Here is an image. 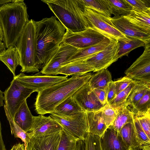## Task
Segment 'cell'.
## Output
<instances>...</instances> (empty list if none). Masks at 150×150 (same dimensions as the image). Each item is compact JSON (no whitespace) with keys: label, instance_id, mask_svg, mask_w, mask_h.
I'll use <instances>...</instances> for the list:
<instances>
[{"label":"cell","instance_id":"obj_1","mask_svg":"<svg viewBox=\"0 0 150 150\" xmlns=\"http://www.w3.org/2000/svg\"><path fill=\"white\" fill-rule=\"evenodd\" d=\"M36 64L42 69L57 51L66 29L54 16L36 21Z\"/></svg>","mask_w":150,"mask_h":150},{"label":"cell","instance_id":"obj_2","mask_svg":"<svg viewBox=\"0 0 150 150\" xmlns=\"http://www.w3.org/2000/svg\"><path fill=\"white\" fill-rule=\"evenodd\" d=\"M92 75L90 72L75 74L38 92L35 103L36 112L42 115L51 114L57 105L88 82Z\"/></svg>","mask_w":150,"mask_h":150},{"label":"cell","instance_id":"obj_3","mask_svg":"<svg viewBox=\"0 0 150 150\" xmlns=\"http://www.w3.org/2000/svg\"><path fill=\"white\" fill-rule=\"evenodd\" d=\"M27 8L24 1L11 2L0 6V23L6 48L15 46L29 21Z\"/></svg>","mask_w":150,"mask_h":150},{"label":"cell","instance_id":"obj_4","mask_svg":"<svg viewBox=\"0 0 150 150\" xmlns=\"http://www.w3.org/2000/svg\"><path fill=\"white\" fill-rule=\"evenodd\" d=\"M66 29L74 33L88 28L78 0H43Z\"/></svg>","mask_w":150,"mask_h":150},{"label":"cell","instance_id":"obj_5","mask_svg":"<svg viewBox=\"0 0 150 150\" xmlns=\"http://www.w3.org/2000/svg\"><path fill=\"white\" fill-rule=\"evenodd\" d=\"M20 60L21 71L38 72L36 64L37 43L36 21L31 19L25 25L15 46Z\"/></svg>","mask_w":150,"mask_h":150},{"label":"cell","instance_id":"obj_6","mask_svg":"<svg viewBox=\"0 0 150 150\" xmlns=\"http://www.w3.org/2000/svg\"><path fill=\"white\" fill-rule=\"evenodd\" d=\"M83 14L88 27L91 28L110 40H128L129 38L114 26L109 18L88 7H85Z\"/></svg>","mask_w":150,"mask_h":150},{"label":"cell","instance_id":"obj_7","mask_svg":"<svg viewBox=\"0 0 150 150\" xmlns=\"http://www.w3.org/2000/svg\"><path fill=\"white\" fill-rule=\"evenodd\" d=\"M50 115L63 129L75 138L84 140L88 130L86 111L70 116L59 115L53 112Z\"/></svg>","mask_w":150,"mask_h":150},{"label":"cell","instance_id":"obj_8","mask_svg":"<svg viewBox=\"0 0 150 150\" xmlns=\"http://www.w3.org/2000/svg\"><path fill=\"white\" fill-rule=\"evenodd\" d=\"M35 90L21 85L13 78L9 86L4 92V106L13 120L19 108Z\"/></svg>","mask_w":150,"mask_h":150},{"label":"cell","instance_id":"obj_9","mask_svg":"<svg viewBox=\"0 0 150 150\" xmlns=\"http://www.w3.org/2000/svg\"><path fill=\"white\" fill-rule=\"evenodd\" d=\"M106 38L96 30L88 27L76 33L66 29L62 41L78 49H81L98 43Z\"/></svg>","mask_w":150,"mask_h":150},{"label":"cell","instance_id":"obj_10","mask_svg":"<svg viewBox=\"0 0 150 150\" xmlns=\"http://www.w3.org/2000/svg\"><path fill=\"white\" fill-rule=\"evenodd\" d=\"M130 79L150 84V44L145 45L142 54L125 71Z\"/></svg>","mask_w":150,"mask_h":150},{"label":"cell","instance_id":"obj_11","mask_svg":"<svg viewBox=\"0 0 150 150\" xmlns=\"http://www.w3.org/2000/svg\"><path fill=\"white\" fill-rule=\"evenodd\" d=\"M22 85L39 91L68 79V76L47 75L42 74L28 75L21 73L13 77Z\"/></svg>","mask_w":150,"mask_h":150},{"label":"cell","instance_id":"obj_12","mask_svg":"<svg viewBox=\"0 0 150 150\" xmlns=\"http://www.w3.org/2000/svg\"><path fill=\"white\" fill-rule=\"evenodd\" d=\"M118 41L111 40L109 45L104 50L84 61L94 69V72L107 69L118 60Z\"/></svg>","mask_w":150,"mask_h":150},{"label":"cell","instance_id":"obj_13","mask_svg":"<svg viewBox=\"0 0 150 150\" xmlns=\"http://www.w3.org/2000/svg\"><path fill=\"white\" fill-rule=\"evenodd\" d=\"M78 49L62 42L56 54L42 69L40 73L47 75L56 76L57 71L61 66L67 64L68 59Z\"/></svg>","mask_w":150,"mask_h":150},{"label":"cell","instance_id":"obj_14","mask_svg":"<svg viewBox=\"0 0 150 150\" xmlns=\"http://www.w3.org/2000/svg\"><path fill=\"white\" fill-rule=\"evenodd\" d=\"M74 100L86 112H96L101 110L105 105L99 101L88 81L78 89L72 95Z\"/></svg>","mask_w":150,"mask_h":150},{"label":"cell","instance_id":"obj_15","mask_svg":"<svg viewBox=\"0 0 150 150\" xmlns=\"http://www.w3.org/2000/svg\"><path fill=\"white\" fill-rule=\"evenodd\" d=\"M63 129L61 126L50 115L40 114L34 116L31 127L29 132L32 137H41L59 134Z\"/></svg>","mask_w":150,"mask_h":150},{"label":"cell","instance_id":"obj_16","mask_svg":"<svg viewBox=\"0 0 150 150\" xmlns=\"http://www.w3.org/2000/svg\"><path fill=\"white\" fill-rule=\"evenodd\" d=\"M114 27L127 37L139 39L145 45L150 43V34L132 24L122 16H114L109 18Z\"/></svg>","mask_w":150,"mask_h":150},{"label":"cell","instance_id":"obj_17","mask_svg":"<svg viewBox=\"0 0 150 150\" xmlns=\"http://www.w3.org/2000/svg\"><path fill=\"white\" fill-rule=\"evenodd\" d=\"M102 150H132L125 144L119 132L111 125L100 138Z\"/></svg>","mask_w":150,"mask_h":150},{"label":"cell","instance_id":"obj_18","mask_svg":"<svg viewBox=\"0 0 150 150\" xmlns=\"http://www.w3.org/2000/svg\"><path fill=\"white\" fill-rule=\"evenodd\" d=\"M59 134L41 137H32L27 150H57L60 140Z\"/></svg>","mask_w":150,"mask_h":150},{"label":"cell","instance_id":"obj_19","mask_svg":"<svg viewBox=\"0 0 150 150\" xmlns=\"http://www.w3.org/2000/svg\"><path fill=\"white\" fill-rule=\"evenodd\" d=\"M110 40L106 38L96 44L78 49L77 52L68 59L67 64L76 61H84L92 57L106 48L110 44Z\"/></svg>","mask_w":150,"mask_h":150},{"label":"cell","instance_id":"obj_20","mask_svg":"<svg viewBox=\"0 0 150 150\" xmlns=\"http://www.w3.org/2000/svg\"><path fill=\"white\" fill-rule=\"evenodd\" d=\"M88 133L101 137L108 127L105 123L102 110L96 112H86Z\"/></svg>","mask_w":150,"mask_h":150},{"label":"cell","instance_id":"obj_21","mask_svg":"<svg viewBox=\"0 0 150 150\" xmlns=\"http://www.w3.org/2000/svg\"><path fill=\"white\" fill-rule=\"evenodd\" d=\"M123 16L136 26L150 34V10L141 11L132 9L129 14Z\"/></svg>","mask_w":150,"mask_h":150},{"label":"cell","instance_id":"obj_22","mask_svg":"<svg viewBox=\"0 0 150 150\" xmlns=\"http://www.w3.org/2000/svg\"><path fill=\"white\" fill-rule=\"evenodd\" d=\"M33 117L25 100L16 112L13 120L23 130L28 132L32 126Z\"/></svg>","mask_w":150,"mask_h":150},{"label":"cell","instance_id":"obj_23","mask_svg":"<svg viewBox=\"0 0 150 150\" xmlns=\"http://www.w3.org/2000/svg\"><path fill=\"white\" fill-rule=\"evenodd\" d=\"M94 69L85 61H76L69 63L60 67L58 69V74L65 76L73 75L94 71Z\"/></svg>","mask_w":150,"mask_h":150},{"label":"cell","instance_id":"obj_24","mask_svg":"<svg viewBox=\"0 0 150 150\" xmlns=\"http://www.w3.org/2000/svg\"><path fill=\"white\" fill-rule=\"evenodd\" d=\"M84 111H85L74 100L71 95L57 105L52 112L60 115L70 116Z\"/></svg>","mask_w":150,"mask_h":150},{"label":"cell","instance_id":"obj_25","mask_svg":"<svg viewBox=\"0 0 150 150\" xmlns=\"http://www.w3.org/2000/svg\"><path fill=\"white\" fill-rule=\"evenodd\" d=\"M126 144L132 150H141L142 145L137 137L134 120L123 126L119 132Z\"/></svg>","mask_w":150,"mask_h":150},{"label":"cell","instance_id":"obj_26","mask_svg":"<svg viewBox=\"0 0 150 150\" xmlns=\"http://www.w3.org/2000/svg\"><path fill=\"white\" fill-rule=\"evenodd\" d=\"M0 60L12 73L13 77H15L16 68L20 65L19 55L16 47L10 46L0 53Z\"/></svg>","mask_w":150,"mask_h":150},{"label":"cell","instance_id":"obj_27","mask_svg":"<svg viewBox=\"0 0 150 150\" xmlns=\"http://www.w3.org/2000/svg\"><path fill=\"white\" fill-rule=\"evenodd\" d=\"M110 72L107 69H103L92 74L88 81L91 89L106 90L109 83L112 81Z\"/></svg>","mask_w":150,"mask_h":150},{"label":"cell","instance_id":"obj_28","mask_svg":"<svg viewBox=\"0 0 150 150\" xmlns=\"http://www.w3.org/2000/svg\"><path fill=\"white\" fill-rule=\"evenodd\" d=\"M115 109L117 110L116 116L111 126L119 132L126 124L133 121L134 115L130 109L126 106Z\"/></svg>","mask_w":150,"mask_h":150},{"label":"cell","instance_id":"obj_29","mask_svg":"<svg viewBox=\"0 0 150 150\" xmlns=\"http://www.w3.org/2000/svg\"><path fill=\"white\" fill-rule=\"evenodd\" d=\"M150 89V84L137 81L127 99L126 105L131 107L134 106Z\"/></svg>","mask_w":150,"mask_h":150},{"label":"cell","instance_id":"obj_30","mask_svg":"<svg viewBox=\"0 0 150 150\" xmlns=\"http://www.w3.org/2000/svg\"><path fill=\"white\" fill-rule=\"evenodd\" d=\"M112 14L124 16L129 14L133 9L126 0H105Z\"/></svg>","mask_w":150,"mask_h":150},{"label":"cell","instance_id":"obj_31","mask_svg":"<svg viewBox=\"0 0 150 150\" xmlns=\"http://www.w3.org/2000/svg\"><path fill=\"white\" fill-rule=\"evenodd\" d=\"M128 40L118 41L119 48L117 53L118 59L122 57L128 56L130 52L133 50L139 47H145V44L142 41L137 38L127 37Z\"/></svg>","mask_w":150,"mask_h":150},{"label":"cell","instance_id":"obj_32","mask_svg":"<svg viewBox=\"0 0 150 150\" xmlns=\"http://www.w3.org/2000/svg\"><path fill=\"white\" fill-rule=\"evenodd\" d=\"M4 107L7 118L10 125L12 134H13L15 137L21 139L24 143L25 150H27L28 144L32 137L31 133L25 132L17 125L11 117L4 106Z\"/></svg>","mask_w":150,"mask_h":150},{"label":"cell","instance_id":"obj_33","mask_svg":"<svg viewBox=\"0 0 150 150\" xmlns=\"http://www.w3.org/2000/svg\"><path fill=\"white\" fill-rule=\"evenodd\" d=\"M79 140L63 129L57 150H78Z\"/></svg>","mask_w":150,"mask_h":150},{"label":"cell","instance_id":"obj_34","mask_svg":"<svg viewBox=\"0 0 150 150\" xmlns=\"http://www.w3.org/2000/svg\"><path fill=\"white\" fill-rule=\"evenodd\" d=\"M78 1L83 8H90L109 18L111 17L112 14L105 0H78Z\"/></svg>","mask_w":150,"mask_h":150},{"label":"cell","instance_id":"obj_35","mask_svg":"<svg viewBox=\"0 0 150 150\" xmlns=\"http://www.w3.org/2000/svg\"><path fill=\"white\" fill-rule=\"evenodd\" d=\"M129 109L134 115L150 112V89L134 106Z\"/></svg>","mask_w":150,"mask_h":150},{"label":"cell","instance_id":"obj_36","mask_svg":"<svg viewBox=\"0 0 150 150\" xmlns=\"http://www.w3.org/2000/svg\"><path fill=\"white\" fill-rule=\"evenodd\" d=\"M137 81V80H134L125 89L117 94L115 99L108 104L115 109L127 106L126 103L127 99Z\"/></svg>","mask_w":150,"mask_h":150},{"label":"cell","instance_id":"obj_37","mask_svg":"<svg viewBox=\"0 0 150 150\" xmlns=\"http://www.w3.org/2000/svg\"><path fill=\"white\" fill-rule=\"evenodd\" d=\"M100 138L99 136L88 133L84 140L85 150H102Z\"/></svg>","mask_w":150,"mask_h":150},{"label":"cell","instance_id":"obj_38","mask_svg":"<svg viewBox=\"0 0 150 150\" xmlns=\"http://www.w3.org/2000/svg\"><path fill=\"white\" fill-rule=\"evenodd\" d=\"M134 122L135 131L139 142L141 145L150 144V139L144 132L137 117L134 115Z\"/></svg>","mask_w":150,"mask_h":150},{"label":"cell","instance_id":"obj_39","mask_svg":"<svg viewBox=\"0 0 150 150\" xmlns=\"http://www.w3.org/2000/svg\"><path fill=\"white\" fill-rule=\"evenodd\" d=\"M102 111L105 123L108 127L111 125L116 117V110L107 104L103 107Z\"/></svg>","mask_w":150,"mask_h":150},{"label":"cell","instance_id":"obj_40","mask_svg":"<svg viewBox=\"0 0 150 150\" xmlns=\"http://www.w3.org/2000/svg\"><path fill=\"white\" fill-rule=\"evenodd\" d=\"M133 9L138 11H146L150 10V0H126Z\"/></svg>","mask_w":150,"mask_h":150},{"label":"cell","instance_id":"obj_41","mask_svg":"<svg viewBox=\"0 0 150 150\" xmlns=\"http://www.w3.org/2000/svg\"><path fill=\"white\" fill-rule=\"evenodd\" d=\"M134 115L137 117L144 132L150 139V112Z\"/></svg>","mask_w":150,"mask_h":150},{"label":"cell","instance_id":"obj_42","mask_svg":"<svg viewBox=\"0 0 150 150\" xmlns=\"http://www.w3.org/2000/svg\"><path fill=\"white\" fill-rule=\"evenodd\" d=\"M134 81V80L126 76L114 81L116 94L125 89Z\"/></svg>","mask_w":150,"mask_h":150},{"label":"cell","instance_id":"obj_43","mask_svg":"<svg viewBox=\"0 0 150 150\" xmlns=\"http://www.w3.org/2000/svg\"><path fill=\"white\" fill-rule=\"evenodd\" d=\"M106 100L107 104L114 100L116 96V90L114 81L110 82L106 89Z\"/></svg>","mask_w":150,"mask_h":150},{"label":"cell","instance_id":"obj_44","mask_svg":"<svg viewBox=\"0 0 150 150\" xmlns=\"http://www.w3.org/2000/svg\"><path fill=\"white\" fill-rule=\"evenodd\" d=\"M93 91L100 102L102 104L105 105L107 104L106 90L95 88L93 90Z\"/></svg>","mask_w":150,"mask_h":150},{"label":"cell","instance_id":"obj_45","mask_svg":"<svg viewBox=\"0 0 150 150\" xmlns=\"http://www.w3.org/2000/svg\"><path fill=\"white\" fill-rule=\"evenodd\" d=\"M9 150H25L24 144L19 143L15 144Z\"/></svg>","mask_w":150,"mask_h":150},{"label":"cell","instance_id":"obj_46","mask_svg":"<svg viewBox=\"0 0 150 150\" xmlns=\"http://www.w3.org/2000/svg\"><path fill=\"white\" fill-rule=\"evenodd\" d=\"M1 130V125L0 121V150H6L2 139Z\"/></svg>","mask_w":150,"mask_h":150},{"label":"cell","instance_id":"obj_47","mask_svg":"<svg viewBox=\"0 0 150 150\" xmlns=\"http://www.w3.org/2000/svg\"><path fill=\"white\" fill-rule=\"evenodd\" d=\"M4 92L0 89V108L3 105V101L4 100V96H3Z\"/></svg>","mask_w":150,"mask_h":150},{"label":"cell","instance_id":"obj_48","mask_svg":"<svg viewBox=\"0 0 150 150\" xmlns=\"http://www.w3.org/2000/svg\"><path fill=\"white\" fill-rule=\"evenodd\" d=\"M6 47L4 42L0 41V53L6 50Z\"/></svg>","mask_w":150,"mask_h":150},{"label":"cell","instance_id":"obj_49","mask_svg":"<svg viewBox=\"0 0 150 150\" xmlns=\"http://www.w3.org/2000/svg\"><path fill=\"white\" fill-rule=\"evenodd\" d=\"M141 149L143 150H150V144H143L142 145Z\"/></svg>","mask_w":150,"mask_h":150},{"label":"cell","instance_id":"obj_50","mask_svg":"<svg viewBox=\"0 0 150 150\" xmlns=\"http://www.w3.org/2000/svg\"><path fill=\"white\" fill-rule=\"evenodd\" d=\"M11 2L12 0H0V6L11 3Z\"/></svg>","mask_w":150,"mask_h":150},{"label":"cell","instance_id":"obj_51","mask_svg":"<svg viewBox=\"0 0 150 150\" xmlns=\"http://www.w3.org/2000/svg\"><path fill=\"white\" fill-rule=\"evenodd\" d=\"M3 39V34L2 28L0 23V41H2Z\"/></svg>","mask_w":150,"mask_h":150},{"label":"cell","instance_id":"obj_52","mask_svg":"<svg viewBox=\"0 0 150 150\" xmlns=\"http://www.w3.org/2000/svg\"><path fill=\"white\" fill-rule=\"evenodd\" d=\"M24 1V0H12L11 2H20Z\"/></svg>","mask_w":150,"mask_h":150}]
</instances>
